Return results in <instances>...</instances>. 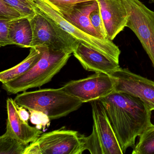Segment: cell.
Segmentation results:
<instances>
[{
	"label": "cell",
	"instance_id": "obj_27",
	"mask_svg": "<svg viewBox=\"0 0 154 154\" xmlns=\"http://www.w3.org/2000/svg\"><path fill=\"white\" fill-rule=\"evenodd\" d=\"M30 1H32V2L33 1V0H30Z\"/></svg>",
	"mask_w": 154,
	"mask_h": 154
},
{
	"label": "cell",
	"instance_id": "obj_8",
	"mask_svg": "<svg viewBox=\"0 0 154 154\" xmlns=\"http://www.w3.org/2000/svg\"><path fill=\"white\" fill-rule=\"evenodd\" d=\"M34 6L42 13L53 20L60 27L77 41L101 51L119 62L121 51L119 47L108 38L93 36L75 27L65 19L44 0H33Z\"/></svg>",
	"mask_w": 154,
	"mask_h": 154
},
{
	"label": "cell",
	"instance_id": "obj_3",
	"mask_svg": "<svg viewBox=\"0 0 154 154\" xmlns=\"http://www.w3.org/2000/svg\"><path fill=\"white\" fill-rule=\"evenodd\" d=\"M40 47L42 56L29 71L13 81L2 84V88L9 94L41 87L49 82L66 64L72 54L65 51Z\"/></svg>",
	"mask_w": 154,
	"mask_h": 154
},
{
	"label": "cell",
	"instance_id": "obj_4",
	"mask_svg": "<svg viewBox=\"0 0 154 154\" xmlns=\"http://www.w3.org/2000/svg\"><path fill=\"white\" fill-rule=\"evenodd\" d=\"M91 103L93 124L85 137L86 149L91 154H124L104 106L99 100Z\"/></svg>",
	"mask_w": 154,
	"mask_h": 154
},
{
	"label": "cell",
	"instance_id": "obj_12",
	"mask_svg": "<svg viewBox=\"0 0 154 154\" xmlns=\"http://www.w3.org/2000/svg\"><path fill=\"white\" fill-rule=\"evenodd\" d=\"M107 37L112 40L127 26L128 12L122 0H96Z\"/></svg>",
	"mask_w": 154,
	"mask_h": 154
},
{
	"label": "cell",
	"instance_id": "obj_25",
	"mask_svg": "<svg viewBox=\"0 0 154 154\" xmlns=\"http://www.w3.org/2000/svg\"><path fill=\"white\" fill-rule=\"evenodd\" d=\"M17 112L20 117L24 121L28 122V120L30 119V114L26 111L24 107L20 106L17 104Z\"/></svg>",
	"mask_w": 154,
	"mask_h": 154
},
{
	"label": "cell",
	"instance_id": "obj_13",
	"mask_svg": "<svg viewBox=\"0 0 154 154\" xmlns=\"http://www.w3.org/2000/svg\"><path fill=\"white\" fill-rule=\"evenodd\" d=\"M7 113L6 131L11 136L23 143L29 145L36 140L43 131L36 127H32L20 117L17 104L12 98L7 100Z\"/></svg>",
	"mask_w": 154,
	"mask_h": 154
},
{
	"label": "cell",
	"instance_id": "obj_16",
	"mask_svg": "<svg viewBox=\"0 0 154 154\" xmlns=\"http://www.w3.org/2000/svg\"><path fill=\"white\" fill-rule=\"evenodd\" d=\"M9 39L12 45L24 48H31L33 31L29 19L22 17L11 21Z\"/></svg>",
	"mask_w": 154,
	"mask_h": 154
},
{
	"label": "cell",
	"instance_id": "obj_6",
	"mask_svg": "<svg viewBox=\"0 0 154 154\" xmlns=\"http://www.w3.org/2000/svg\"><path fill=\"white\" fill-rule=\"evenodd\" d=\"M35 7L36 14L29 19L33 31L31 48L46 47L72 54L79 42Z\"/></svg>",
	"mask_w": 154,
	"mask_h": 154
},
{
	"label": "cell",
	"instance_id": "obj_7",
	"mask_svg": "<svg viewBox=\"0 0 154 154\" xmlns=\"http://www.w3.org/2000/svg\"><path fill=\"white\" fill-rule=\"evenodd\" d=\"M128 17L127 27L137 36L154 68V11L140 0H122Z\"/></svg>",
	"mask_w": 154,
	"mask_h": 154
},
{
	"label": "cell",
	"instance_id": "obj_17",
	"mask_svg": "<svg viewBox=\"0 0 154 154\" xmlns=\"http://www.w3.org/2000/svg\"><path fill=\"white\" fill-rule=\"evenodd\" d=\"M132 154H154V125H149L139 136Z\"/></svg>",
	"mask_w": 154,
	"mask_h": 154
},
{
	"label": "cell",
	"instance_id": "obj_11",
	"mask_svg": "<svg viewBox=\"0 0 154 154\" xmlns=\"http://www.w3.org/2000/svg\"><path fill=\"white\" fill-rule=\"evenodd\" d=\"M86 71L112 74L120 67L119 62L97 49L79 42L73 53Z\"/></svg>",
	"mask_w": 154,
	"mask_h": 154
},
{
	"label": "cell",
	"instance_id": "obj_15",
	"mask_svg": "<svg viewBox=\"0 0 154 154\" xmlns=\"http://www.w3.org/2000/svg\"><path fill=\"white\" fill-rule=\"evenodd\" d=\"M42 54L41 47L30 48L29 54L21 63L0 73V81L6 83L25 74L38 63Z\"/></svg>",
	"mask_w": 154,
	"mask_h": 154
},
{
	"label": "cell",
	"instance_id": "obj_21",
	"mask_svg": "<svg viewBox=\"0 0 154 154\" xmlns=\"http://www.w3.org/2000/svg\"><path fill=\"white\" fill-rule=\"evenodd\" d=\"M30 120L31 123L36 125V128L39 129L45 128L49 126L50 119L47 115L42 112L36 110H29Z\"/></svg>",
	"mask_w": 154,
	"mask_h": 154
},
{
	"label": "cell",
	"instance_id": "obj_20",
	"mask_svg": "<svg viewBox=\"0 0 154 154\" xmlns=\"http://www.w3.org/2000/svg\"><path fill=\"white\" fill-rule=\"evenodd\" d=\"M51 8L62 14L78 3L94 0H44Z\"/></svg>",
	"mask_w": 154,
	"mask_h": 154
},
{
	"label": "cell",
	"instance_id": "obj_9",
	"mask_svg": "<svg viewBox=\"0 0 154 154\" xmlns=\"http://www.w3.org/2000/svg\"><path fill=\"white\" fill-rule=\"evenodd\" d=\"M115 81L109 75L95 73L86 78L68 82L62 88L83 103L97 100L115 91Z\"/></svg>",
	"mask_w": 154,
	"mask_h": 154
},
{
	"label": "cell",
	"instance_id": "obj_1",
	"mask_svg": "<svg viewBox=\"0 0 154 154\" xmlns=\"http://www.w3.org/2000/svg\"><path fill=\"white\" fill-rule=\"evenodd\" d=\"M99 100L125 154L128 148H134L137 137L152 123V111L140 99L125 93L114 91Z\"/></svg>",
	"mask_w": 154,
	"mask_h": 154
},
{
	"label": "cell",
	"instance_id": "obj_2",
	"mask_svg": "<svg viewBox=\"0 0 154 154\" xmlns=\"http://www.w3.org/2000/svg\"><path fill=\"white\" fill-rule=\"evenodd\" d=\"M14 100L18 105L29 111L44 112L50 120L65 117L77 110L83 103L67 93L62 87L23 92L17 95Z\"/></svg>",
	"mask_w": 154,
	"mask_h": 154
},
{
	"label": "cell",
	"instance_id": "obj_10",
	"mask_svg": "<svg viewBox=\"0 0 154 154\" xmlns=\"http://www.w3.org/2000/svg\"><path fill=\"white\" fill-rule=\"evenodd\" d=\"M111 75L115 81L114 91L139 98L151 111L154 110V82L122 67Z\"/></svg>",
	"mask_w": 154,
	"mask_h": 154
},
{
	"label": "cell",
	"instance_id": "obj_26",
	"mask_svg": "<svg viewBox=\"0 0 154 154\" xmlns=\"http://www.w3.org/2000/svg\"><path fill=\"white\" fill-rule=\"evenodd\" d=\"M149 1L151 3H154V0H149Z\"/></svg>",
	"mask_w": 154,
	"mask_h": 154
},
{
	"label": "cell",
	"instance_id": "obj_19",
	"mask_svg": "<svg viewBox=\"0 0 154 154\" xmlns=\"http://www.w3.org/2000/svg\"><path fill=\"white\" fill-rule=\"evenodd\" d=\"M16 9L23 17L30 19L36 14L33 2L30 0H3Z\"/></svg>",
	"mask_w": 154,
	"mask_h": 154
},
{
	"label": "cell",
	"instance_id": "obj_5",
	"mask_svg": "<svg viewBox=\"0 0 154 154\" xmlns=\"http://www.w3.org/2000/svg\"><path fill=\"white\" fill-rule=\"evenodd\" d=\"M85 137L63 128L42 133L29 144L24 154H82L86 150Z\"/></svg>",
	"mask_w": 154,
	"mask_h": 154
},
{
	"label": "cell",
	"instance_id": "obj_24",
	"mask_svg": "<svg viewBox=\"0 0 154 154\" xmlns=\"http://www.w3.org/2000/svg\"><path fill=\"white\" fill-rule=\"evenodd\" d=\"M90 17L92 25L101 37L108 38L99 8L91 12Z\"/></svg>",
	"mask_w": 154,
	"mask_h": 154
},
{
	"label": "cell",
	"instance_id": "obj_22",
	"mask_svg": "<svg viewBox=\"0 0 154 154\" xmlns=\"http://www.w3.org/2000/svg\"><path fill=\"white\" fill-rule=\"evenodd\" d=\"M0 17L14 20L23 17L18 11L12 6L3 0H0Z\"/></svg>",
	"mask_w": 154,
	"mask_h": 154
},
{
	"label": "cell",
	"instance_id": "obj_14",
	"mask_svg": "<svg viewBox=\"0 0 154 154\" xmlns=\"http://www.w3.org/2000/svg\"><path fill=\"white\" fill-rule=\"evenodd\" d=\"M99 9L96 0L78 3L62 14H59L68 22L87 34L103 38L94 29L90 20V15Z\"/></svg>",
	"mask_w": 154,
	"mask_h": 154
},
{
	"label": "cell",
	"instance_id": "obj_18",
	"mask_svg": "<svg viewBox=\"0 0 154 154\" xmlns=\"http://www.w3.org/2000/svg\"><path fill=\"white\" fill-rule=\"evenodd\" d=\"M29 145L6 132L0 137V154H24Z\"/></svg>",
	"mask_w": 154,
	"mask_h": 154
},
{
	"label": "cell",
	"instance_id": "obj_23",
	"mask_svg": "<svg viewBox=\"0 0 154 154\" xmlns=\"http://www.w3.org/2000/svg\"><path fill=\"white\" fill-rule=\"evenodd\" d=\"M12 20L0 17V46L12 45L9 39V28Z\"/></svg>",
	"mask_w": 154,
	"mask_h": 154
}]
</instances>
